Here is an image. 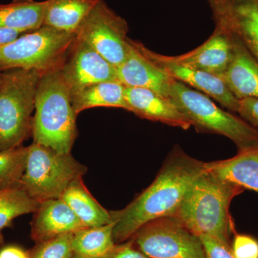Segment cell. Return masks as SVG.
I'll return each mask as SVG.
<instances>
[{
	"label": "cell",
	"instance_id": "obj_1",
	"mask_svg": "<svg viewBox=\"0 0 258 258\" xmlns=\"http://www.w3.org/2000/svg\"><path fill=\"white\" fill-rule=\"evenodd\" d=\"M206 169L207 162L190 157L179 147L174 148L149 187L125 208L110 212L115 222V244L132 238L149 222L175 216L190 185Z\"/></svg>",
	"mask_w": 258,
	"mask_h": 258
},
{
	"label": "cell",
	"instance_id": "obj_2",
	"mask_svg": "<svg viewBox=\"0 0 258 258\" xmlns=\"http://www.w3.org/2000/svg\"><path fill=\"white\" fill-rule=\"evenodd\" d=\"M243 190L206 169L190 185L174 217L198 237L208 236L231 245L230 204Z\"/></svg>",
	"mask_w": 258,
	"mask_h": 258
},
{
	"label": "cell",
	"instance_id": "obj_3",
	"mask_svg": "<svg viewBox=\"0 0 258 258\" xmlns=\"http://www.w3.org/2000/svg\"><path fill=\"white\" fill-rule=\"evenodd\" d=\"M60 67L47 71L39 81L32 118L34 143L70 154L77 137L71 91Z\"/></svg>",
	"mask_w": 258,
	"mask_h": 258
},
{
	"label": "cell",
	"instance_id": "obj_4",
	"mask_svg": "<svg viewBox=\"0 0 258 258\" xmlns=\"http://www.w3.org/2000/svg\"><path fill=\"white\" fill-rule=\"evenodd\" d=\"M45 72L13 69L0 85V152L20 147L32 134V112L39 81Z\"/></svg>",
	"mask_w": 258,
	"mask_h": 258
},
{
	"label": "cell",
	"instance_id": "obj_5",
	"mask_svg": "<svg viewBox=\"0 0 258 258\" xmlns=\"http://www.w3.org/2000/svg\"><path fill=\"white\" fill-rule=\"evenodd\" d=\"M169 98L199 132L230 139L238 152L258 147V129L219 108L206 95L174 80Z\"/></svg>",
	"mask_w": 258,
	"mask_h": 258
},
{
	"label": "cell",
	"instance_id": "obj_6",
	"mask_svg": "<svg viewBox=\"0 0 258 258\" xmlns=\"http://www.w3.org/2000/svg\"><path fill=\"white\" fill-rule=\"evenodd\" d=\"M86 166L70 154H60L37 143L28 147L20 187L39 203L60 199L70 185L81 179Z\"/></svg>",
	"mask_w": 258,
	"mask_h": 258
},
{
	"label": "cell",
	"instance_id": "obj_7",
	"mask_svg": "<svg viewBox=\"0 0 258 258\" xmlns=\"http://www.w3.org/2000/svg\"><path fill=\"white\" fill-rule=\"evenodd\" d=\"M76 34L42 25L0 47V72L13 69L47 72L60 67L76 41Z\"/></svg>",
	"mask_w": 258,
	"mask_h": 258
},
{
	"label": "cell",
	"instance_id": "obj_8",
	"mask_svg": "<svg viewBox=\"0 0 258 258\" xmlns=\"http://www.w3.org/2000/svg\"><path fill=\"white\" fill-rule=\"evenodd\" d=\"M128 25L100 0L85 17L76 31V38L86 42L115 68L123 63L130 53Z\"/></svg>",
	"mask_w": 258,
	"mask_h": 258
},
{
	"label": "cell",
	"instance_id": "obj_9",
	"mask_svg": "<svg viewBox=\"0 0 258 258\" xmlns=\"http://www.w3.org/2000/svg\"><path fill=\"white\" fill-rule=\"evenodd\" d=\"M132 238L134 245L151 258H205L200 237L176 217H161L149 222Z\"/></svg>",
	"mask_w": 258,
	"mask_h": 258
},
{
	"label": "cell",
	"instance_id": "obj_10",
	"mask_svg": "<svg viewBox=\"0 0 258 258\" xmlns=\"http://www.w3.org/2000/svg\"><path fill=\"white\" fill-rule=\"evenodd\" d=\"M129 41L142 55L169 75L172 79L202 91L229 111L233 113L238 112L240 100L234 96L218 76L172 63L163 58L161 54L149 50L141 42L131 39H129Z\"/></svg>",
	"mask_w": 258,
	"mask_h": 258
},
{
	"label": "cell",
	"instance_id": "obj_11",
	"mask_svg": "<svg viewBox=\"0 0 258 258\" xmlns=\"http://www.w3.org/2000/svg\"><path fill=\"white\" fill-rule=\"evenodd\" d=\"M60 69L71 93L94 83L118 81L115 66L77 38Z\"/></svg>",
	"mask_w": 258,
	"mask_h": 258
},
{
	"label": "cell",
	"instance_id": "obj_12",
	"mask_svg": "<svg viewBox=\"0 0 258 258\" xmlns=\"http://www.w3.org/2000/svg\"><path fill=\"white\" fill-rule=\"evenodd\" d=\"M212 10L216 26L228 32L258 62V0H225Z\"/></svg>",
	"mask_w": 258,
	"mask_h": 258
},
{
	"label": "cell",
	"instance_id": "obj_13",
	"mask_svg": "<svg viewBox=\"0 0 258 258\" xmlns=\"http://www.w3.org/2000/svg\"><path fill=\"white\" fill-rule=\"evenodd\" d=\"M233 39L223 28L215 32L198 48L178 56L163 55V58L183 67L219 76L225 72L234 55Z\"/></svg>",
	"mask_w": 258,
	"mask_h": 258
},
{
	"label": "cell",
	"instance_id": "obj_14",
	"mask_svg": "<svg viewBox=\"0 0 258 258\" xmlns=\"http://www.w3.org/2000/svg\"><path fill=\"white\" fill-rule=\"evenodd\" d=\"M125 100L128 111L140 118L184 130L192 126L191 121L178 109L170 98L152 90L125 87Z\"/></svg>",
	"mask_w": 258,
	"mask_h": 258
},
{
	"label": "cell",
	"instance_id": "obj_15",
	"mask_svg": "<svg viewBox=\"0 0 258 258\" xmlns=\"http://www.w3.org/2000/svg\"><path fill=\"white\" fill-rule=\"evenodd\" d=\"M129 43L132 49L128 57L115 68L118 82L125 87L147 88L169 98L174 79Z\"/></svg>",
	"mask_w": 258,
	"mask_h": 258
},
{
	"label": "cell",
	"instance_id": "obj_16",
	"mask_svg": "<svg viewBox=\"0 0 258 258\" xmlns=\"http://www.w3.org/2000/svg\"><path fill=\"white\" fill-rule=\"evenodd\" d=\"M87 228L61 199L40 203L31 222V237L37 243Z\"/></svg>",
	"mask_w": 258,
	"mask_h": 258
},
{
	"label": "cell",
	"instance_id": "obj_17",
	"mask_svg": "<svg viewBox=\"0 0 258 258\" xmlns=\"http://www.w3.org/2000/svg\"><path fill=\"white\" fill-rule=\"evenodd\" d=\"M232 39L235 43L233 58L218 77L237 99L258 98V62L240 42Z\"/></svg>",
	"mask_w": 258,
	"mask_h": 258
},
{
	"label": "cell",
	"instance_id": "obj_18",
	"mask_svg": "<svg viewBox=\"0 0 258 258\" xmlns=\"http://www.w3.org/2000/svg\"><path fill=\"white\" fill-rule=\"evenodd\" d=\"M207 170L219 179L258 193V147L230 159L207 162Z\"/></svg>",
	"mask_w": 258,
	"mask_h": 258
},
{
	"label": "cell",
	"instance_id": "obj_19",
	"mask_svg": "<svg viewBox=\"0 0 258 258\" xmlns=\"http://www.w3.org/2000/svg\"><path fill=\"white\" fill-rule=\"evenodd\" d=\"M60 199L67 204L85 227H101L113 222L110 212L93 198L83 184L82 178L70 185Z\"/></svg>",
	"mask_w": 258,
	"mask_h": 258
},
{
	"label": "cell",
	"instance_id": "obj_20",
	"mask_svg": "<svg viewBox=\"0 0 258 258\" xmlns=\"http://www.w3.org/2000/svg\"><path fill=\"white\" fill-rule=\"evenodd\" d=\"M125 88L118 81H104L90 85L71 93V102L76 115L96 107L119 108L128 111Z\"/></svg>",
	"mask_w": 258,
	"mask_h": 258
},
{
	"label": "cell",
	"instance_id": "obj_21",
	"mask_svg": "<svg viewBox=\"0 0 258 258\" xmlns=\"http://www.w3.org/2000/svg\"><path fill=\"white\" fill-rule=\"evenodd\" d=\"M45 10L46 0H13L0 4V28L23 32L36 30L43 25Z\"/></svg>",
	"mask_w": 258,
	"mask_h": 258
},
{
	"label": "cell",
	"instance_id": "obj_22",
	"mask_svg": "<svg viewBox=\"0 0 258 258\" xmlns=\"http://www.w3.org/2000/svg\"><path fill=\"white\" fill-rule=\"evenodd\" d=\"M100 0H46L43 25L76 33L80 24Z\"/></svg>",
	"mask_w": 258,
	"mask_h": 258
},
{
	"label": "cell",
	"instance_id": "obj_23",
	"mask_svg": "<svg viewBox=\"0 0 258 258\" xmlns=\"http://www.w3.org/2000/svg\"><path fill=\"white\" fill-rule=\"evenodd\" d=\"M115 222L96 227H87L74 233L72 247L75 254L90 257H107L115 244Z\"/></svg>",
	"mask_w": 258,
	"mask_h": 258
},
{
	"label": "cell",
	"instance_id": "obj_24",
	"mask_svg": "<svg viewBox=\"0 0 258 258\" xmlns=\"http://www.w3.org/2000/svg\"><path fill=\"white\" fill-rule=\"evenodd\" d=\"M40 203L27 195L20 187L0 189V243L2 231L14 219L26 214L35 213Z\"/></svg>",
	"mask_w": 258,
	"mask_h": 258
},
{
	"label": "cell",
	"instance_id": "obj_25",
	"mask_svg": "<svg viewBox=\"0 0 258 258\" xmlns=\"http://www.w3.org/2000/svg\"><path fill=\"white\" fill-rule=\"evenodd\" d=\"M28 153V147L23 146L0 152V189L20 187Z\"/></svg>",
	"mask_w": 258,
	"mask_h": 258
},
{
	"label": "cell",
	"instance_id": "obj_26",
	"mask_svg": "<svg viewBox=\"0 0 258 258\" xmlns=\"http://www.w3.org/2000/svg\"><path fill=\"white\" fill-rule=\"evenodd\" d=\"M74 233L63 234L38 242L30 253V258H73Z\"/></svg>",
	"mask_w": 258,
	"mask_h": 258
},
{
	"label": "cell",
	"instance_id": "obj_27",
	"mask_svg": "<svg viewBox=\"0 0 258 258\" xmlns=\"http://www.w3.org/2000/svg\"><path fill=\"white\" fill-rule=\"evenodd\" d=\"M231 249L235 258H258V241L251 236L236 234Z\"/></svg>",
	"mask_w": 258,
	"mask_h": 258
},
{
	"label": "cell",
	"instance_id": "obj_28",
	"mask_svg": "<svg viewBox=\"0 0 258 258\" xmlns=\"http://www.w3.org/2000/svg\"><path fill=\"white\" fill-rule=\"evenodd\" d=\"M200 238L203 242L205 258H235L230 244L208 236H200Z\"/></svg>",
	"mask_w": 258,
	"mask_h": 258
},
{
	"label": "cell",
	"instance_id": "obj_29",
	"mask_svg": "<svg viewBox=\"0 0 258 258\" xmlns=\"http://www.w3.org/2000/svg\"><path fill=\"white\" fill-rule=\"evenodd\" d=\"M237 113L247 123L258 129V98H246L240 100Z\"/></svg>",
	"mask_w": 258,
	"mask_h": 258
},
{
	"label": "cell",
	"instance_id": "obj_30",
	"mask_svg": "<svg viewBox=\"0 0 258 258\" xmlns=\"http://www.w3.org/2000/svg\"><path fill=\"white\" fill-rule=\"evenodd\" d=\"M108 258H151L137 249L133 242L117 244L113 251L108 254Z\"/></svg>",
	"mask_w": 258,
	"mask_h": 258
},
{
	"label": "cell",
	"instance_id": "obj_31",
	"mask_svg": "<svg viewBox=\"0 0 258 258\" xmlns=\"http://www.w3.org/2000/svg\"><path fill=\"white\" fill-rule=\"evenodd\" d=\"M0 258H30V253L18 246L10 245L0 250Z\"/></svg>",
	"mask_w": 258,
	"mask_h": 258
},
{
	"label": "cell",
	"instance_id": "obj_32",
	"mask_svg": "<svg viewBox=\"0 0 258 258\" xmlns=\"http://www.w3.org/2000/svg\"><path fill=\"white\" fill-rule=\"evenodd\" d=\"M24 33L25 32L13 29L0 28V47L14 41Z\"/></svg>",
	"mask_w": 258,
	"mask_h": 258
},
{
	"label": "cell",
	"instance_id": "obj_33",
	"mask_svg": "<svg viewBox=\"0 0 258 258\" xmlns=\"http://www.w3.org/2000/svg\"><path fill=\"white\" fill-rule=\"evenodd\" d=\"M73 258H108L107 257H90V256L81 255V254H74Z\"/></svg>",
	"mask_w": 258,
	"mask_h": 258
},
{
	"label": "cell",
	"instance_id": "obj_34",
	"mask_svg": "<svg viewBox=\"0 0 258 258\" xmlns=\"http://www.w3.org/2000/svg\"><path fill=\"white\" fill-rule=\"evenodd\" d=\"M209 3H210V6H213V5H215L218 4V3H221L223 0H208Z\"/></svg>",
	"mask_w": 258,
	"mask_h": 258
},
{
	"label": "cell",
	"instance_id": "obj_35",
	"mask_svg": "<svg viewBox=\"0 0 258 258\" xmlns=\"http://www.w3.org/2000/svg\"><path fill=\"white\" fill-rule=\"evenodd\" d=\"M2 81H3V72H0V85H1Z\"/></svg>",
	"mask_w": 258,
	"mask_h": 258
}]
</instances>
